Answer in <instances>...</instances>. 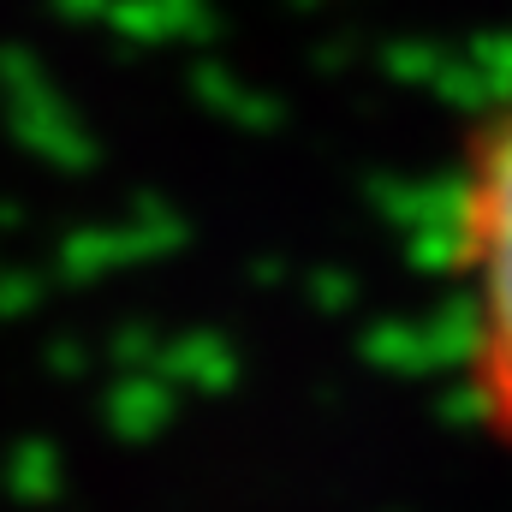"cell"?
Wrapping results in <instances>:
<instances>
[{"label":"cell","mask_w":512,"mask_h":512,"mask_svg":"<svg viewBox=\"0 0 512 512\" xmlns=\"http://www.w3.org/2000/svg\"><path fill=\"white\" fill-rule=\"evenodd\" d=\"M447 256L465 298V382L483 429L512 447V90L459 143Z\"/></svg>","instance_id":"obj_1"}]
</instances>
